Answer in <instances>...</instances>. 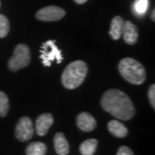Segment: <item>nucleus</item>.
<instances>
[{
	"mask_svg": "<svg viewBox=\"0 0 155 155\" xmlns=\"http://www.w3.org/2000/svg\"><path fill=\"white\" fill-rule=\"evenodd\" d=\"M101 105L106 112L122 121L130 120L135 114L131 99L123 91L117 89L108 90L104 93Z\"/></svg>",
	"mask_w": 155,
	"mask_h": 155,
	"instance_id": "f257e3e1",
	"label": "nucleus"
},
{
	"mask_svg": "<svg viewBox=\"0 0 155 155\" xmlns=\"http://www.w3.org/2000/svg\"><path fill=\"white\" fill-rule=\"evenodd\" d=\"M88 67L85 62L76 61L67 66L61 76L62 84L69 90L78 88L80 86L87 75Z\"/></svg>",
	"mask_w": 155,
	"mask_h": 155,
	"instance_id": "f03ea898",
	"label": "nucleus"
},
{
	"mask_svg": "<svg viewBox=\"0 0 155 155\" xmlns=\"http://www.w3.org/2000/svg\"><path fill=\"white\" fill-rule=\"evenodd\" d=\"M122 77L132 84H141L146 80V70L144 67L136 60L125 58L120 61L118 66Z\"/></svg>",
	"mask_w": 155,
	"mask_h": 155,
	"instance_id": "7ed1b4c3",
	"label": "nucleus"
},
{
	"mask_svg": "<svg viewBox=\"0 0 155 155\" xmlns=\"http://www.w3.org/2000/svg\"><path fill=\"white\" fill-rule=\"evenodd\" d=\"M30 60L31 54L29 48L25 44H18L15 48L13 55L8 62V67L12 72H17L28 66Z\"/></svg>",
	"mask_w": 155,
	"mask_h": 155,
	"instance_id": "20e7f679",
	"label": "nucleus"
},
{
	"mask_svg": "<svg viewBox=\"0 0 155 155\" xmlns=\"http://www.w3.org/2000/svg\"><path fill=\"white\" fill-rule=\"evenodd\" d=\"M41 60L44 67H51L52 61H56L57 64H61L63 61L61 51L56 46L55 41L49 40L45 41L41 48Z\"/></svg>",
	"mask_w": 155,
	"mask_h": 155,
	"instance_id": "39448f33",
	"label": "nucleus"
},
{
	"mask_svg": "<svg viewBox=\"0 0 155 155\" xmlns=\"http://www.w3.org/2000/svg\"><path fill=\"white\" fill-rule=\"evenodd\" d=\"M65 11L58 6H47L41 9L35 14V17L43 22H55L62 19L65 16Z\"/></svg>",
	"mask_w": 155,
	"mask_h": 155,
	"instance_id": "423d86ee",
	"label": "nucleus"
},
{
	"mask_svg": "<svg viewBox=\"0 0 155 155\" xmlns=\"http://www.w3.org/2000/svg\"><path fill=\"white\" fill-rule=\"evenodd\" d=\"M34 134V126L31 119L27 116L22 117L17 124L15 135L20 141H28Z\"/></svg>",
	"mask_w": 155,
	"mask_h": 155,
	"instance_id": "0eeeda50",
	"label": "nucleus"
},
{
	"mask_svg": "<svg viewBox=\"0 0 155 155\" xmlns=\"http://www.w3.org/2000/svg\"><path fill=\"white\" fill-rule=\"evenodd\" d=\"M54 123V117L49 113H45L39 116L35 122V130L40 136H44L48 132Z\"/></svg>",
	"mask_w": 155,
	"mask_h": 155,
	"instance_id": "6e6552de",
	"label": "nucleus"
},
{
	"mask_svg": "<svg viewBox=\"0 0 155 155\" xmlns=\"http://www.w3.org/2000/svg\"><path fill=\"white\" fill-rule=\"evenodd\" d=\"M122 36L124 39V41L127 44H135L136 41H138V28L134 23L129 22V21L124 22Z\"/></svg>",
	"mask_w": 155,
	"mask_h": 155,
	"instance_id": "1a4fd4ad",
	"label": "nucleus"
},
{
	"mask_svg": "<svg viewBox=\"0 0 155 155\" xmlns=\"http://www.w3.org/2000/svg\"><path fill=\"white\" fill-rule=\"evenodd\" d=\"M77 125L80 130L84 132H90L95 129L97 122L91 114L87 112H82L77 117Z\"/></svg>",
	"mask_w": 155,
	"mask_h": 155,
	"instance_id": "9d476101",
	"label": "nucleus"
},
{
	"mask_svg": "<svg viewBox=\"0 0 155 155\" xmlns=\"http://www.w3.org/2000/svg\"><path fill=\"white\" fill-rule=\"evenodd\" d=\"M54 148L58 155H67L69 153V144L65 135L62 133H57L54 139Z\"/></svg>",
	"mask_w": 155,
	"mask_h": 155,
	"instance_id": "9b49d317",
	"label": "nucleus"
},
{
	"mask_svg": "<svg viewBox=\"0 0 155 155\" xmlns=\"http://www.w3.org/2000/svg\"><path fill=\"white\" fill-rule=\"evenodd\" d=\"M108 129L115 137L117 138H124L127 135V128L126 126L117 120H112L108 123Z\"/></svg>",
	"mask_w": 155,
	"mask_h": 155,
	"instance_id": "f8f14e48",
	"label": "nucleus"
},
{
	"mask_svg": "<svg viewBox=\"0 0 155 155\" xmlns=\"http://www.w3.org/2000/svg\"><path fill=\"white\" fill-rule=\"evenodd\" d=\"M123 25H124V20L121 17L116 16L112 19L109 34L113 40H119L122 37Z\"/></svg>",
	"mask_w": 155,
	"mask_h": 155,
	"instance_id": "ddd939ff",
	"label": "nucleus"
},
{
	"mask_svg": "<svg viewBox=\"0 0 155 155\" xmlns=\"http://www.w3.org/2000/svg\"><path fill=\"white\" fill-rule=\"evenodd\" d=\"M97 140L96 139H88L84 140L79 147V151L82 155H93L97 150Z\"/></svg>",
	"mask_w": 155,
	"mask_h": 155,
	"instance_id": "4468645a",
	"label": "nucleus"
},
{
	"mask_svg": "<svg viewBox=\"0 0 155 155\" xmlns=\"http://www.w3.org/2000/svg\"><path fill=\"white\" fill-rule=\"evenodd\" d=\"M47 153V147L42 142L30 143L26 148L27 155H45Z\"/></svg>",
	"mask_w": 155,
	"mask_h": 155,
	"instance_id": "2eb2a0df",
	"label": "nucleus"
},
{
	"mask_svg": "<svg viewBox=\"0 0 155 155\" xmlns=\"http://www.w3.org/2000/svg\"><path fill=\"white\" fill-rule=\"evenodd\" d=\"M9 109H10V104L7 95L3 91H0V116L5 117L7 116Z\"/></svg>",
	"mask_w": 155,
	"mask_h": 155,
	"instance_id": "dca6fc26",
	"label": "nucleus"
},
{
	"mask_svg": "<svg viewBox=\"0 0 155 155\" xmlns=\"http://www.w3.org/2000/svg\"><path fill=\"white\" fill-rule=\"evenodd\" d=\"M10 32V22L8 18L0 14V38H4L7 36Z\"/></svg>",
	"mask_w": 155,
	"mask_h": 155,
	"instance_id": "f3484780",
	"label": "nucleus"
},
{
	"mask_svg": "<svg viewBox=\"0 0 155 155\" xmlns=\"http://www.w3.org/2000/svg\"><path fill=\"white\" fill-rule=\"evenodd\" d=\"M148 6V1L147 0H136L134 3V10L137 13L142 15L146 13Z\"/></svg>",
	"mask_w": 155,
	"mask_h": 155,
	"instance_id": "a211bd4d",
	"label": "nucleus"
},
{
	"mask_svg": "<svg viewBox=\"0 0 155 155\" xmlns=\"http://www.w3.org/2000/svg\"><path fill=\"white\" fill-rule=\"evenodd\" d=\"M148 98L153 109H155V85L152 84L148 90Z\"/></svg>",
	"mask_w": 155,
	"mask_h": 155,
	"instance_id": "6ab92c4d",
	"label": "nucleus"
},
{
	"mask_svg": "<svg viewBox=\"0 0 155 155\" xmlns=\"http://www.w3.org/2000/svg\"><path fill=\"white\" fill-rule=\"evenodd\" d=\"M116 155H134V153L129 147L122 146L118 149Z\"/></svg>",
	"mask_w": 155,
	"mask_h": 155,
	"instance_id": "aec40b11",
	"label": "nucleus"
},
{
	"mask_svg": "<svg viewBox=\"0 0 155 155\" xmlns=\"http://www.w3.org/2000/svg\"><path fill=\"white\" fill-rule=\"evenodd\" d=\"M74 1L78 5H83L85 2H87V0H74Z\"/></svg>",
	"mask_w": 155,
	"mask_h": 155,
	"instance_id": "412c9836",
	"label": "nucleus"
},
{
	"mask_svg": "<svg viewBox=\"0 0 155 155\" xmlns=\"http://www.w3.org/2000/svg\"><path fill=\"white\" fill-rule=\"evenodd\" d=\"M154 13H155V10H153V11H152V15H151V18H152V20H153V21H155Z\"/></svg>",
	"mask_w": 155,
	"mask_h": 155,
	"instance_id": "4be33fe9",
	"label": "nucleus"
}]
</instances>
